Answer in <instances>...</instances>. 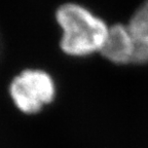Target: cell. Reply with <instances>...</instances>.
Listing matches in <instances>:
<instances>
[{
    "instance_id": "1",
    "label": "cell",
    "mask_w": 148,
    "mask_h": 148,
    "mask_svg": "<svg viewBox=\"0 0 148 148\" xmlns=\"http://www.w3.org/2000/svg\"><path fill=\"white\" fill-rule=\"evenodd\" d=\"M56 20L63 31L60 47L64 53L82 58L101 51L109 27L88 7L64 3L57 9Z\"/></svg>"
},
{
    "instance_id": "2",
    "label": "cell",
    "mask_w": 148,
    "mask_h": 148,
    "mask_svg": "<svg viewBox=\"0 0 148 148\" xmlns=\"http://www.w3.org/2000/svg\"><path fill=\"white\" fill-rule=\"evenodd\" d=\"M8 90L14 106L22 113L33 115L55 100L57 86L44 70L25 69L12 78Z\"/></svg>"
},
{
    "instance_id": "3",
    "label": "cell",
    "mask_w": 148,
    "mask_h": 148,
    "mask_svg": "<svg viewBox=\"0 0 148 148\" xmlns=\"http://www.w3.org/2000/svg\"><path fill=\"white\" fill-rule=\"evenodd\" d=\"M134 41L127 25L116 24L109 27L106 39L100 53L116 65L132 64Z\"/></svg>"
},
{
    "instance_id": "4",
    "label": "cell",
    "mask_w": 148,
    "mask_h": 148,
    "mask_svg": "<svg viewBox=\"0 0 148 148\" xmlns=\"http://www.w3.org/2000/svg\"><path fill=\"white\" fill-rule=\"evenodd\" d=\"M132 37H148V0L135 10L127 24Z\"/></svg>"
},
{
    "instance_id": "5",
    "label": "cell",
    "mask_w": 148,
    "mask_h": 148,
    "mask_svg": "<svg viewBox=\"0 0 148 148\" xmlns=\"http://www.w3.org/2000/svg\"><path fill=\"white\" fill-rule=\"evenodd\" d=\"M134 51L132 64H147L148 63V37H133Z\"/></svg>"
}]
</instances>
